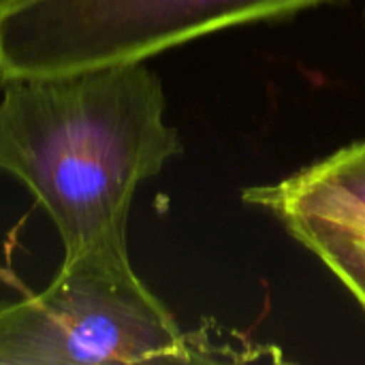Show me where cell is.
<instances>
[{
  "label": "cell",
  "mask_w": 365,
  "mask_h": 365,
  "mask_svg": "<svg viewBox=\"0 0 365 365\" xmlns=\"http://www.w3.org/2000/svg\"><path fill=\"white\" fill-rule=\"evenodd\" d=\"M182 150L145 62L2 83L0 173L30 192L64 257L126 255L139 186Z\"/></svg>",
  "instance_id": "1"
},
{
  "label": "cell",
  "mask_w": 365,
  "mask_h": 365,
  "mask_svg": "<svg viewBox=\"0 0 365 365\" xmlns=\"http://www.w3.org/2000/svg\"><path fill=\"white\" fill-rule=\"evenodd\" d=\"M199 351L128 252L62 257L43 291L0 304V365L190 364Z\"/></svg>",
  "instance_id": "2"
},
{
  "label": "cell",
  "mask_w": 365,
  "mask_h": 365,
  "mask_svg": "<svg viewBox=\"0 0 365 365\" xmlns=\"http://www.w3.org/2000/svg\"><path fill=\"white\" fill-rule=\"evenodd\" d=\"M334 0H0V86L150 58Z\"/></svg>",
  "instance_id": "3"
},
{
  "label": "cell",
  "mask_w": 365,
  "mask_h": 365,
  "mask_svg": "<svg viewBox=\"0 0 365 365\" xmlns=\"http://www.w3.org/2000/svg\"><path fill=\"white\" fill-rule=\"evenodd\" d=\"M242 199L278 218L365 310V139Z\"/></svg>",
  "instance_id": "4"
}]
</instances>
